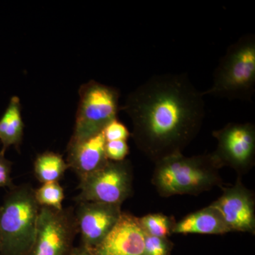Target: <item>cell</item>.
<instances>
[{"label":"cell","mask_w":255,"mask_h":255,"mask_svg":"<svg viewBox=\"0 0 255 255\" xmlns=\"http://www.w3.org/2000/svg\"><path fill=\"white\" fill-rule=\"evenodd\" d=\"M203 92L185 74L151 77L128 96L121 110L130 117L135 145L152 162L182 150L201 130Z\"/></svg>","instance_id":"1"},{"label":"cell","mask_w":255,"mask_h":255,"mask_svg":"<svg viewBox=\"0 0 255 255\" xmlns=\"http://www.w3.org/2000/svg\"><path fill=\"white\" fill-rule=\"evenodd\" d=\"M155 164L152 184L162 197L198 195L215 187H223L221 168L211 153L191 157L176 153Z\"/></svg>","instance_id":"2"},{"label":"cell","mask_w":255,"mask_h":255,"mask_svg":"<svg viewBox=\"0 0 255 255\" xmlns=\"http://www.w3.org/2000/svg\"><path fill=\"white\" fill-rule=\"evenodd\" d=\"M31 184L7 189L0 206V255H29L41 206Z\"/></svg>","instance_id":"3"},{"label":"cell","mask_w":255,"mask_h":255,"mask_svg":"<svg viewBox=\"0 0 255 255\" xmlns=\"http://www.w3.org/2000/svg\"><path fill=\"white\" fill-rule=\"evenodd\" d=\"M255 92V36L251 33L228 47L215 70L212 85L203 94L252 102Z\"/></svg>","instance_id":"4"},{"label":"cell","mask_w":255,"mask_h":255,"mask_svg":"<svg viewBox=\"0 0 255 255\" xmlns=\"http://www.w3.org/2000/svg\"><path fill=\"white\" fill-rule=\"evenodd\" d=\"M79 97L75 127L70 140L72 142L85 140L103 132L109 124L117 119L121 110L118 89L95 80L82 85Z\"/></svg>","instance_id":"5"},{"label":"cell","mask_w":255,"mask_h":255,"mask_svg":"<svg viewBox=\"0 0 255 255\" xmlns=\"http://www.w3.org/2000/svg\"><path fill=\"white\" fill-rule=\"evenodd\" d=\"M76 203L82 201L122 205L132 195V170L128 159L109 160L101 168L80 179Z\"/></svg>","instance_id":"6"},{"label":"cell","mask_w":255,"mask_h":255,"mask_svg":"<svg viewBox=\"0 0 255 255\" xmlns=\"http://www.w3.org/2000/svg\"><path fill=\"white\" fill-rule=\"evenodd\" d=\"M78 234L75 208L41 207L29 255H70Z\"/></svg>","instance_id":"7"},{"label":"cell","mask_w":255,"mask_h":255,"mask_svg":"<svg viewBox=\"0 0 255 255\" xmlns=\"http://www.w3.org/2000/svg\"><path fill=\"white\" fill-rule=\"evenodd\" d=\"M213 136L217 140L216 150L211 153L220 168L231 167L240 175L249 172L255 162L254 124L229 123Z\"/></svg>","instance_id":"8"},{"label":"cell","mask_w":255,"mask_h":255,"mask_svg":"<svg viewBox=\"0 0 255 255\" xmlns=\"http://www.w3.org/2000/svg\"><path fill=\"white\" fill-rule=\"evenodd\" d=\"M77 204L75 214L81 240L80 245L95 249L118 222L123 213L122 206L91 201H82Z\"/></svg>","instance_id":"9"},{"label":"cell","mask_w":255,"mask_h":255,"mask_svg":"<svg viewBox=\"0 0 255 255\" xmlns=\"http://www.w3.org/2000/svg\"><path fill=\"white\" fill-rule=\"evenodd\" d=\"M255 201L253 191L245 187L241 179L232 187L224 188L223 194L211 204L231 232H255Z\"/></svg>","instance_id":"10"},{"label":"cell","mask_w":255,"mask_h":255,"mask_svg":"<svg viewBox=\"0 0 255 255\" xmlns=\"http://www.w3.org/2000/svg\"><path fill=\"white\" fill-rule=\"evenodd\" d=\"M145 232L138 218L122 213L104 241L92 250L96 255H144Z\"/></svg>","instance_id":"11"},{"label":"cell","mask_w":255,"mask_h":255,"mask_svg":"<svg viewBox=\"0 0 255 255\" xmlns=\"http://www.w3.org/2000/svg\"><path fill=\"white\" fill-rule=\"evenodd\" d=\"M106 142L103 132L80 141H69L66 159L69 169L80 179L103 167L109 161Z\"/></svg>","instance_id":"12"},{"label":"cell","mask_w":255,"mask_h":255,"mask_svg":"<svg viewBox=\"0 0 255 255\" xmlns=\"http://www.w3.org/2000/svg\"><path fill=\"white\" fill-rule=\"evenodd\" d=\"M231 232L219 211L211 205L175 223L172 231L174 234L223 235Z\"/></svg>","instance_id":"13"},{"label":"cell","mask_w":255,"mask_h":255,"mask_svg":"<svg viewBox=\"0 0 255 255\" xmlns=\"http://www.w3.org/2000/svg\"><path fill=\"white\" fill-rule=\"evenodd\" d=\"M23 135L24 123L21 101L17 96H12L0 117V142L2 145L1 150L6 152L8 148L14 146L18 152L22 144Z\"/></svg>","instance_id":"14"},{"label":"cell","mask_w":255,"mask_h":255,"mask_svg":"<svg viewBox=\"0 0 255 255\" xmlns=\"http://www.w3.org/2000/svg\"><path fill=\"white\" fill-rule=\"evenodd\" d=\"M68 169L63 156L52 151H46L37 155L33 163L35 177L42 184L59 182Z\"/></svg>","instance_id":"15"},{"label":"cell","mask_w":255,"mask_h":255,"mask_svg":"<svg viewBox=\"0 0 255 255\" xmlns=\"http://www.w3.org/2000/svg\"><path fill=\"white\" fill-rule=\"evenodd\" d=\"M35 199L41 207L52 209H63V201L65 199V191L60 182H48L43 184L34 190Z\"/></svg>","instance_id":"16"},{"label":"cell","mask_w":255,"mask_h":255,"mask_svg":"<svg viewBox=\"0 0 255 255\" xmlns=\"http://www.w3.org/2000/svg\"><path fill=\"white\" fill-rule=\"evenodd\" d=\"M138 219L144 232L159 238H167L175 224L173 219L162 214H148Z\"/></svg>","instance_id":"17"},{"label":"cell","mask_w":255,"mask_h":255,"mask_svg":"<svg viewBox=\"0 0 255 255\" xmlns=\"http://www.w3.org/2000/svg\"><path fill=\"white\" fill-rule=\"evenodd\" d=\"M172 244L166 238L156 237L145 233L144 255H169Z\"/></svg>","instance_id":"18"},{"label":"cell","mask_w":255,"mask_h":255,"mask_svg":"<svg viewBox=\"0 0 255 255\" xmlns=\"http://www.w3.org/2000/svg\"><path fill=\"white\" fill-rule=\"evenodd\" d=\"M103 134L107 142L127 140L130 135V132L127 127L117 119L112 121L105 127Z\"/></svg>","instance_id":"19"},{"label":"cell","mask_w":255,"mask_h":255,"mask_svg":"<svg viewBox=\"0 0 255 255\" xmlns=\"http://www.w3.org/2000/svg\"><path fill=\"white\" fill-rule=\"evenodd\" d=\"M106 155L109 160L120 162L125 160L129 153L127 140H115L106 142Z\"/></svg>","instance_id":"20"},{"label":"cell","mask_w":255,"mask_h":255,"mask_svg":"<svg viewBox=\"0 0 255 255\" xmlns=\"http://www.w3.org/2000/svg\"><path fill=\"white\" fill-rule=\"evenodd\" d=\"M5 153L0 150V188L9 189L14 185L11 177L13 162L6 158Z\"/></svg>","instance_id":"21"},{"label":"cell","mask_w":255,"mask_h":255,"mask_svg":"<svg viewBox=\"0 0 255 255\" xmlns=\"http://www.w3.org/2000/svg\"><path fill=\"white\" fill-rule=\"evenodd\" d=\"M70 255H96L93 251L91 249L86 248V247L79 246L78 247H74L73 251Z\"/></svg>","instance_id":"22"},{"label":"cell","mask_w":255,"mask_h":255,"mask_svg":"<svg viewBox=\"0 0 255 255\" xmlns=\"http://www.w3.org/2000/svg\"><path fill=\"white\" fill-rule=\"evenodd\" d=\"M1 237H0V252H1Z\"/></svg>","instance_id":"23"}]
</instances>
